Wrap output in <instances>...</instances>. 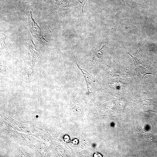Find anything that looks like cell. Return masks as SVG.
I'll list each match as a JSON object with an SVG mask.
<instances>
[{
	"instance_id": "cell-1",
	"label": "cell",
	"mask_w": 157,
	"mask_h": 157,
	"mask_svg": "<svg viewBox=\"0 0 157 157\" xmlns=\"http://www.w3.org/2000/svg\"><path fill=\"white\" fill-rule=\"evenodd\" d=\"M88 0H82V2H81V4L80 7V10L81 13L84 15L83 10L85 5L86 2Z\"/></svg>"
},
{
	"instance_id": "cell-2",
	"label": "cell",
	"mask_w": 157,
	"mask_h": 157,
	"mask_svg": "<svg viewBox=\"0 0 157 157\" xmlns=\"http://www.w3.org/2000/svg\"><path fill=\"white\" fill-rule=\"evenodd\" d=\"M73 143L74 144H77L78 142V140L77 139H75V140H73V141H72Z\"/></svg>"
},
{
	"instance_id": "cell-3",
	"label": "cell",
	"mask_w": 157,
	"mask_h": 157,
	"mask_svg": "<svg viewBox=\"0 0 157 157\" xmlns=\"http://www.w3.org/2000/svg\"><path fill=\"white\" fill-rule=\"evenodd\" d=\"M122 1H124V0H121Z\"/></svg>"
},
{
	"instance_id": "cell-4",
	"label": "cell",
	"mask_w": 157,
	"mask_h": 157,
	"mask_svg": "<svg viewBox=\"0 0 157 157\" xmlns=\"http://www.w3.org/2000/svg\"></svg>"
}]
</instances>
